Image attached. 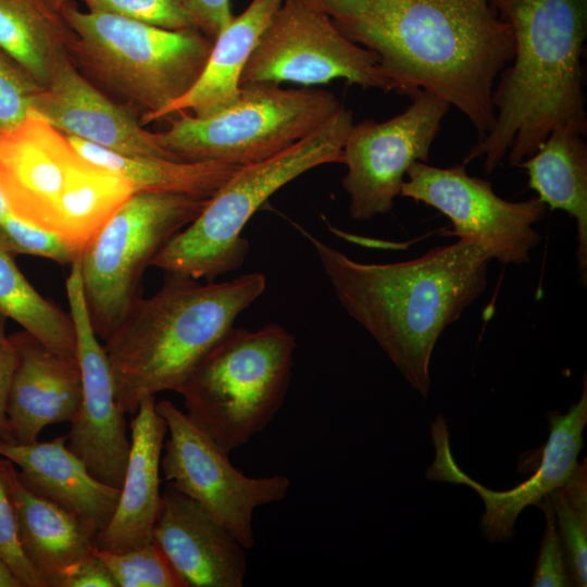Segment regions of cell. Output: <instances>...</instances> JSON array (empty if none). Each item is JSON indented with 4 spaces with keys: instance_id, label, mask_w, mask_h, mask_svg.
<instances>
[{
    "instance_id": "2",
    "label": "cell",
    "mask_w": 587,
    "mask_h": 587,
    "mask_svg": "<svg viewBox=\"0 0 587 587\" xmlns=\"http://www.w3.org/2000/svg\"><path fill=\"white\" fill-rule=\"evenodd\" d=\"M302 232L345 311L371 334L405 380L427 397L434 347L485 291L490 254L459 238L413 260L367 264Z\"/></svg>"
},
{
    "instance_id": "36",
    "label": "cell",
    "mask_w": 587,
    "mask_h": 587,
    "mask_svg": "<svg viewBox=\"0 0 587 587\" xmlns=\"http://www.w3.org/2000/svg\"><path fill=\"white\" fill-rule=\"evenodd\" d=\"M0 313V440L13 441L8 422V401L16 365V350Z\"/></svg>"
},
{
    "instance_id": "5",
    "label": "cell",
    "mask_w": 587,
    "mask_h": 587,
    "mask_svg": "<svg viewBox=\"0 0 587 587\" xmlns=\"http://www.w3.org/2000/svg\"><path fill=\"white\" fill-rule=\"evenodd\" d=\"M0 190L12 215L80 250L134 193L122 175L85 158L33 112L0 133Z\"/></svg>"
},
{
    "instance_id": "10",
    "label": "cell",
    "mask_w": 587,
    "mask_h": 587,
    "mask_svg": "<svg viewBox=\"0 0 587 587\" xmlns=\"http://www.w3.org/2000/svg\"><path fill=\"white\" fill-rule=\"evenodd\" d=\"M210 197L134 192L79 254L90 321L105 340L140 297L142 275L158 252L203 210Z\"/></svg>"
},
{
    "instance_id": "33",
    "label": "cell",
    "mask_w": 587,
    "mask_h": 587,
    "mask_svg": "<svg viewBox=\"0 0 587 587\" xmlns=\"http://www.w3.org/2000/svg\"><path fill=\"white\" fill-rule=\"evenodd\" d=\"M88 11L123 16L165 29L195 27L182 0H82Z\"/></svg>"
},
{
    "instance_id": "40",
    "label": "cell",
    "mask_w": 587,
    "mask_h": 587,
    "mask_svg": "<svg viewBox=\"0 0 587 587\" xmlns=\"http://www.w3.org/2000/svg\"><path fill=\"white\" fill-rule=\"evenodd\" d=\"M9 212L5 200L0 190V220Z\"/></svg>"
},
{
    "instance_id": "7",
    "label": "cell",
    "mask_w": 587,
    "mask_h": 587,
    "mask_svg": "<svg viewBox=\"0 0 587 587\" xmlns=\"http://www.w3.org/2000/svg\"><path fill=\"white\" fill-rule=\"evenodd\" d=\"M352 124V112L341 107L317 129L285 150L238 166L200 214L158 252L150 266L208 282L237 270L249 251L241 233L251 216L273 193L303 173L319 165L341 163Z\"/></svg>"
},
{
    "instance_id": "30",
    "label": "cell",
    "mask_w": 587,
    "mask_h": 587,
    "mask_svg": "<svg viewBox=\"0 0 587 587\" xmlns=\"http://www.w3.org/2000/svg\"><path fill=\"white\" fill-rule=\"evenodd\" d=\"M0 246L13 257L28 254L59 264H72L82 252L61 236L28 224L10 212L0 220Z\"/></svg>"
},
{
    "instance_id": "13",
    "label": "cell",
    "mask_w": 587,
    "mask_h": 587,
    "mask_svg": "<svg viewBox=\"0 0 587 587\" xmlns=\"http://www.w3.org/2000/svg\"><path fill=\"white\" fill-rule=\"evenodd\" d=\"M405 177L400 196L437 209L452 223L446 235L482 246L503 265L529 262V252L540 243L534 225L548 207L538 197L504 200L488 180L469 175L463 163L442 168L417 161Z\"/></svg>"
},
{
    "instance_id": "18",
    "label": "cell",
    "mask_w": 587,
    "mask_h": 587,
    "mask_svg": "<svg viewBox=\"0 0 587 587\" xmlns=\"http://www.w3.org/2000/svg\"><path fill=\"white\" fill-rule=\"evenodd\" d=\"M152 539L188 587L243 585L247 549L205 508L170 484Z\"/></svg>"
},
{
    "instance_id": "14",
    "label": "cell",
    "mask_w": 587,
    "mask_h": 587,
    "mask_svg": "<svg viewBox=\"0 0 587 587\" xmlns=\"http://www.w3.org/2000/svg\"><path fill=\"white\" fill-rule=\"evenodd\" d=\"M450 108L440 97L422 90L389 120L352 124L341 162L347 167L341 184L350 198L352 218L369 220L394 208L411 164L428 160Z\"/></svg>"
},
{
    "instance_id": "35",
    "label": "cell",
    "mask_w": 587,
    "mask_h": 587,
    "mask_svg": "<svg viewBox=\"0 0 587 587\" xmlns=\"http://www.w3.org/2000/svg\"><path fill=\"white\" fill-rule=\"evenodd\" d=\"M193 26L212 40L234 17L230 0H182Z\"/></svg>"
},
{
    "instance_id": "37",
    "label": "cell",
    "mask_w": 587,
    "mask_h": 587,
    "mask_svg": "<svg viewBox=\"0 0 587 587\" xmlns=\"http://www.w3.org/2000/svg\"><path fill=\"white\" fill-rule=\"evenodd\" d=\"M58 587H117V585L96 548L64 575Z\"/></svg>"
},
{
    "instance_id": "17",
    "label": "cell",
    "mask_w": 587,
    "mask_h": 587,
    "mask_svg": "<svg viewBox=\"0 0 587 587\" xmlns=\"http://www.w3.org/2000/svg\"><path fill=\"white\" fill-rule=\"evenodd\" d=\"M32 112L67 136L124 154L178 161L159 145L155 133L147 130L133 110L111 99L86 78L68 54L54 64Z\"/></svg>"
},
{
    "instance_id": "32",
    "label": "cell",
    "mask_w": 587,
    "mask_h": 587,
    "mask_svg": "<svg viewBox=\"0 0 587 587\" xmlns=\"http://www.w3.org/2000/svg\"><path fill=\"white\" fill-rule=\"evenodd\" d=\"M41 88L0 49V133L16 127L32 113Z\"/></svg>"
},
{
    "instance_id": "15",
    "label": "cell",
    "mask_w": 587,
    "mask_h": 587,
    "mask_svg": "<svg viewBox=\"0 0 587 587\" xmlns=\"http://www.w3.org/2000/svg\"><path fill=\"white\" fill-rule=\"evenodd\" d=\"M70 314L74 324L77 361L82 378V401L70 422L66 445L98 480L121 489L128 462L130 435L118 407L110 362L88 312L79 267L72 262L65 282Z\"/></svg>"
},
{
    "instance_id": "29",
    "label": "cell",
    "mask_w": 587,
    "mask_h": 587,
    "mask_svg": "<svg viewBox=\"0 0 587 587\" xmlns=\"http://www.w3.org/2000/svg\"><path fill=\"white\" fill-rule=\"evenodd\" d=\"M98 554L117 587H188L153 539L124 552L98 549Z\"/></svg>"
},
{
    "instance_id": "28",
    "label": "cell",
    "mask_w": 587,
    "mask_h": 587,
    "mask_svg": "<svg viewBox=\"0 0 587 587\" xmlns=\"http://www.w3.org/2000/svg\"><path fill=\"white\" fill-rule=\"evenodd\" d=\"M550 499L570 585H587V462H578Z\"/></svg>"
},
{
    "instance_id": "1",
    "label": "cell",
    "mask_w": 587,
    "mask_h": 587,
    "mask_svg": "<svg viewBox=\"0 0 587 587\" xmlns=\"http://www.w3.org/2000/svg\"><path fill=\"white\" fill-rule=\"evenodd\" d=\"M299 1L370 50L397 93L440 97L479 138L492 127V91L514 42L491 0Z\"/></svg>"
},
{
    "instance_id": "22",
    "label": "cell",
    "mask_w": 587,
    "mask_h": 587,
    "mask_svg": "<svg viewBox=\"0 0 587 587\" xmlns=\"http://www.w3.org/2000/svg\"><path fill=\"white\" fill-rule=\"evenodd\" d=\"M8 486L23 552L47 587H58L64 575L97 548L98 529L77 514L29 490L11 462Z\"/></svg>"
},
{
    "instance_id": "6",
    "label": "cell",
    "mask_w": 587,
    "mask_h": 587,
    "mask_svg": "<svg viewBox=\"0 0 587 587\" xmlns=\"http://www.w3.org/2000/svg\"><path fill=\"white\" fill-rule=\"evenodd\" d=\"M61 14L74 33L73 64L145 126L183 97L200 76L213 40L196 27L172 30L123 16L83 11L72 1Z\"/></svg>"
},
{
    "instance_id": "20",
    "label": "cell",
    "mask_w": 587,
    "mask_h": 587,
    "mask_svg": "<svg viewBox=\"0 0 587 587\" xmlns=\"http://www.w3.org/2000/svg\"><path fill=\"white\" fill-rule=\"evenodd\" d=\"M155 403V397L145 398L130 421L125 476L116 509L107 526L97 533L100 550L124 552L152 541L162 504L160 471L167 434V424Z\"/></svg>"
},
{
    "instance_id": "27",
    "label": "cell",
    "mask_w": 587,
    "mask_h": 587,
    "mask_svg": "<svg viewBox=\"0 0 587 587\" xmlns=\"http://www.w3.org/2000/svg\"><path fill=\"white\" fill-rule=\"evenodd\" d=\"M0 313L54 352L77 360L76 334L70 312L38 292L20 271L14 257L1 246Z\"/></svg>"
},
{
    "instance_id": "24",
    "label": "cell",
    "mask_w": 587,
    "mask_h": 587,
    "mask_svg": "<svg viewBox=\"0 0 587 587\" xmlns=\"http://www.w3.org/2000/svg\"><path fill=\"white\" fill-rule=\"evenodd\" d=\"M567 128L552 130L537 150L517 166L528 186L551 210L565 211L577 224L576 259L584 284L587 277V143Z\"/></svg>"
},
{
    "instance_id": "26",
    "label": "cell",
    "mask_w": 587,
    "mask_h": 587,
    "mask_svg": "<svg viewBox=\"0 0 587 587\" xmlns=\"http://www.w3.org/2000/svg\"><path fill=\"white\" fill-rule=\"evenodd\" d=\"M88 160L122 175L134 192L166 191L211 197L240 165L130 155L68 136Z\"/></svg>"
},
{
    "instance_id": "25",
    "label": "cell",
    "mask_w": 587,
    "mask_h": 587,
    "mask_svg": "<svg viewBox=\"0 0 587 587\" xmlns=\"http://www.w3.org/2000/svg\"><path fill=\"white\" fill-rule=\"evenodd\" d=\"M74 33L47 0H0V49L39 86L68 54Z\"/></svg>"
},
{
    "instance_id": "34",
    "label": "cell",
    "mask_w": 587,
    "mask_h": 587,
    "mask_svg": "<svg viewBox=\"0 0 587 587\" xmlns=\"http://www.w3.org/2000/svg\"><path fill=\"white\" fill-rule=\"evenodd\" d=\"M536 505H538L545 514L546 528L540 544V550L538 553L530 586H571L566 573L563 551L550 496H545L542 500Z\"/></svg>"
},
{
    "instance_id": "23",
    "label": "cell",
    "mask_w": 587,
    "mask_h": 587,
    "mask_svg": "<svg viewBox=\"0 0 587 587\" xmlns=\"http://www.w3.org/2000/svg\"><path fill=\"white\" fill-rule=\"evenodd\" d=\"M285 0H251L215 37L208 61L192 87L168 105L159 120L190 112L207 117L233 104L245 66L262 33Z\"/></svg>"
},
{
    "instance_id": "21",
    "label": "cell",
    "mask_w": 587,
    "mask_h": 587,
    "mask_svg": "<svg viewBox=\"0 0 587 587\" xmlns=\"http://www.w3.org/2000/svg\"><path fill=\"white\" fill-rule=\"evenodd\" d=\"M66 440V435L30 444L0 440V457L16 467L29 490L77 514L99 532L116 509L120 489L93 477Z\"/></svg>"
},
{
    "instance_id": "4",
    "label": "cell",
    "mask_w": 587,
    "mask_h": 587,
    "mask_svg": "<svg viewBox=\"0 0 587 587\" xmlns=\"http://www.w3.org/2000/svg\"><path fill=\"white\" fill-rule=\"evenodd\" d=\"M265 287V275L258 272L208 284L166 274L162 287L139 298L104 340L121 410L134 414L147 397L178 392Z\"/></svg>"
},
{
    "instance_id": "19",
    "label": "cell",
    "mask_w": 587,
    "mask_h": 587,
    "mask_svg": "<svg viewBox=\"0 0 587 587\" xmlns=\"http://www.w3.org/2000/svg\"><path fill=\"white\" fill-rule=\"evenodd\" d=\"M16 365L8 401V422L13 441L38 440L49 425L71 422L82 401L77 360L54 352L25 330L10 335Z\"/></svg>"
},
{
    "instance_id": "12",
    "label": "cell",
    "mask_w": 587,
    "mask_h": 587,
    "mask_svg": "<svg viewBox=\"0 0 587 587\" xmlns=\"http://www.w3.org/2000/svg\"><path fill=\"white\" fill-rule=\"evenodd\" d=\"M167 424L161 469L170 485L205 508L245 549L254 546L257 508L283 500L290 487L284 475L249 477L229 452L168 400L155 403Z\"/></svg>"
},
{
    "instance_id": "8",
    "label": "cell",
    "mask_w": 587,
    "mask_h": 587,
    "mask_svg": "<svg viewBox=\"0 0 587 587\" xmlns=\"http://www.w3.org/2000/svg\"><path fill=\"white\" fill-rule=\"evenodd\" d=\"M295 348L294 336L277 324L233 327L179 389L187 415L226 451L245 445L282 407Z\"/></svg>"
},
{
    "instance_id": "31",
    "label": "cell",
    "mask_w": 587,
    "mask_h": 587,
    "mask_svg": "<svg viewBox=\"0 0 587 587\" xmlns=\"http://www.w3.org/2000/svg\"><path fill=\"white\" fill-rule=\"evenodd\" d=\"M10 461L0 457V560L22 587H47L43 578L25 557L18 539L17 519L8 486Z\"/></svg>"
},
{
    "instance_id": "16",
    "label": "cell",
    "mask_w": 587,
    "mask_h": 587,
    "mask_svg": "<svg viewBox=\"0 0 587 587\" xmlns=\"http://www.w3.org/2000/svg\"><path fill=\"white\" fill-rule=\"evenodd\" d=\"M548 421L550 433L539 467L528 479L512 489L496 491L482 486L460 470L452 457L446 420L438 415L432 424L435 459L425 472L426 478L463 484L474 489L485 504V512L480 516V529L485 538L491 542L508 540L513 536L519 514L563 485L578 463L587 423L586 375L579 400L565 414L549 412Z\"/></svg>"
},
{
    "instance_id": "11",
    "label": "cell",
    "mask_w": 587,
    "mask_h": 587,
    "mask_svg": "<svg viewBox=\"0 0 587 587\" xmlns=\"http://www.w3.org/2000/svg\"><path fill=\"white\" fill-rule=\"evenodd\" d=\"M336 78L365 89L394 91L370 50L348 39L321 11L299 0H285L262 33L240 85L313 86Z\"/></svg>"
},
{
    "instance_id": "3",
    "label": "cell",
    "mask_w": 587,
    "mask_h": 587,
    "mask_svg": "<svg viewBox=\"0 0 587 587\" xmlns=\"http://www.w3.org/2000/svg\"><path fill=\"white\" fill-rule=\"evenodd\" d=\"M514 51L494 91L495 121L470 149L490 174L508 155L517 166L558 128L587 134L584 50L587 0H491Z\"/></svg>"
},
{
    "instance_id": "39",
    "label": "cell",
    "mask_w": 587,
    "mask_h": 587,
    "mask_svg": "<svg viewBox=\"0 0 587 587\" xmlns=\"http://www.w3.org/2000/svg\"><path fill=\"white\" fill-rule=\"evenodd\" d=\"M49 4L55 9L57 11H61V9L72 0H47Z\"/></svg>"
},
{
    "instance_id": "9",
    "label": "cell",
    "mask_w": 587,
    "mask_h": 587,
    "mask_svg": "<svg viewBox=\"0 0 587 587\" xmlns=\"http://www.w3.org/2000/svg\"><path fill=\"white\" fill-rule=\"evenodd\" d=\"M341 107L337 97L324 89L247 84L226 109L207 117L180 112L165 130L155 133V138L178 161L246 165L290 147Z\"/></svg>"
},
{
    "instance_id": "38",
    "label": "cell",
    "mask_w": 587,
    "mask_h": 587,
    "mask_svg": "<svg viewBox=\"0 0 587 587\" xmlns=\"http://www.w3.org/2000/svg\"><path fill=\"white\" fill-rule=\"evenodd\" d=\"M0 587H22L18 579L9 567L0 560Z\"/></svg>"
}]
</instances>
